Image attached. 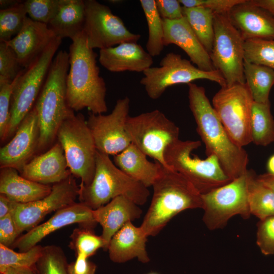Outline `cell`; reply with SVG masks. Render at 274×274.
<instances>
[{"instance_id":"1","label":"cell","mask_w":274,"mask_h":274,"mask_svg":"<svg viewBox=\"0 0 274 274\" xmlns=\"http://www.w3.org/2000/svg\"><path fill=\"white\" fill-rule=\"evenodd\" d=\"M187 85L189 108L196 124L197 132L205 145L207 157L212 155L217 157L231 180L239 177L248 170L247 152L230 138L204 87L193 82Z\"/></svg>"},{"instance_id":"2","label":"cell","mask_w":274,"mask_h":274,"mask_svg":"<svg viewBox=\"0 0 274 274\" xmlns=\"http://www.w3.org/2000/svg\"><path fill=\"white\" fill-rule=\"evenodd\" d=\"M72 41L66 80L67 104L74 111L86 108L95 114L105 113L108 110L107 89L99 75L97 55L88 46L83 31Z\"/></svg>"},{"instance_id":"3","label":"cell","mask_w":274,"mask_h":274,"mask_svg":"<svg viewBox=\"0 0 274 274\" xmlns=\"http://www.w3.org/2000/svg\"><path fill=\"white\" fill-rule=\"evenodd\" d=\"M152 186L153 194L151 203L140 226L148 237L157 235L179 213L202 208L201 194L171 167L163 166Z\"/></svg>"},{"instance_id":"4","label":"cell","mask_w":274,"mask_h":274,"mask_svg":"<svg viewBox=\"0 0 274 274\" xmlns=\"http://www.w3.org/2000/svg\"><path fill=\"white\" fill-rule=\"evenodd\" d=\"M69 67V54L60 50L52 61L34 105L40 128L37 152L48 150L53 145L62 123L75 114L66 99V80Z\"/></svg>"},{"instance_id":"5","label":"cell","mask_w":274,"mask_h":274,"mask_svg":"<svg viewBox=\"0 0 274 274\" xmlns=\"http://www.w3.org/2000/svg\"><path fill=\"white\" fill-rule=\"evenodd\" d=\"M79 186L80 202L93 210L120 196L127 197L139 206L143 205L150 195L147 187L116 166L109 155L98 151L92 182L88 186Z\"/></svg>"},{"instance_id":"6","label":"cell","mask_w":274,"mask_h":274,"mask_svg":"<svg viewBox=\"0 0 274 274\" xmlns=\"http://www.w3.org/2000/svg\"><path fill=\"white\" fill-rule=\"evenodd\" d=\"M201 144L199 141L179 139L166 148L164 159L168 166L184 177L201 194H204L232 180L225 173L215 155L201 159L192 154Z\"/></svg>"},{"instance_id":"7","label":"cell","mask_w":274,"mask_h":274,"mask_svg":"<svg viewBox=\"0 0 274 274\" xmlns=\"http://www.w3.org/2000/svg\"><path fill=\"white\" fill-rule=\"evenodd\" d=\"M61 41V38L56 37L44 51L15 79L7 139L13 136L22 120L33 107Z\"/></svg>"},{"instance_id":"8","label":"cell","mask_w":274,"mask_h":274,"mask_svg":"<svg viewBox=\"0 0 274 274\" xmlns=\"http://www.w3.org/2000/svg\"><path fill=\"white\" fill-rule=\"evenodd\" d=\"M73 176L81 179L80 186L89 185L95 169L97 150L84 115L74 114L61 124L57 134Z\"/></svg>"},{"instance_id":"9","label":"cell","mask_w":274,"mask_h":274,"mask_svg":"<svg viewBox=\"0 0 274 274\" xmlns=\"http://www.w3.org/2000/svg\"><path fill=\"white\" fill-rule=\"evenodd\" d=\"M126 130L131 143L162 166L170 167L164 159L166 148L179 140V127L164 113L156 109L129 116Z\"/></svg>"},{"instance_id":"10","label":"cell","mask_w":274,"mask_h":274,"mask_svg":"<svg viewBox=\"0 0 274 274\" xmlns=\"http://www.w3.org/2000/svg\"><path fill=\"white\" fill-rule=\"evenodd\" d=\"M143 74L140 84L144 86L148 97L153 100L160 98L170 86L188 84L196 80H208L216 82L221 87L226 86L224 78L218 71L201 70L181 55L173 52L166 54L162 58L159 66H151Z\"/></svg>"},{"instance_id":"11","label":"cell","mask_w":274,"mask_h":274,"mask_svg":"<svg viewBox=\"0 0 274 274\" xmlns=\"http://www.w3.org/2000/svg\"><path fill=\"white\" fill-rule=\"evenodd\" d=\"M253 102L246 83L222 87L212 99V106L230 138L242 148L252 142L250 124Z\"/></svg>"},{"instance_id":"12","label":"cell","mask_w":274,"mask_h":274,"mask_svg":"<svg viewBox=\"0 0 274 274\" xmlns=\"http://www.w3.org/2000/svg\"><path fill=\"white\" fill-rule=\"evenodd\" d=\"M214 31L210 56L214 68L222 74L226 86L246 83L245 40L231 22L228 13H214Z\"/></svg>"},{"instance_id":"13","label":"cell","mask_w":274,"mask_h":274,"mask_svg":"<svg viewBox=\"0 0 274 274\" xmlns=\"http://www.w3.org/2000/svg\"><path fill=\"white\" fill-rule=\"evenodd\" d=\"M251 169L239 177L211 191L201 194L207 227L216 230L224 227L233 216L249 219L251 215L248 202V182Z\"/></svg>"},{"instance_id":"14","label":"cell","mask_w":274,"mask_h":274,"mask_svg":"<svg viewBox=\"0 0 274 274\" xmlns=\"http://www.w3.org/2000/svg\"><path fill=\"white\" fill-rule=\"evenodd\" d=\"M85 19L83 31L91 49L100 50L125 42H137L140 34L130 32L110 8L95 0L84 1Z\"/></svg>"},{"instance_id":"15","label":"cell","mask_w":274,"mask_h":274,"mask_svg":"<svg viewBox=\"0 0 274 274\" xmlns=\"http://www.w3.org/2000/svg\"><path fill=\"white\" fill-rule=\"evenodd\" d=\"M79 190L75 177L71 175L53 184L51 192L42 199L26 203L12 201L10 214L20 233L39 225L47 215L75 203Z\"/></svg>"},{"instance_id":"16","label":"cell","mask_w":274,"mask_h":274,"mask_svg":"<svg viewBox=\"0 0 274 274\" xmlns=\"http://www.w3.org/2000/svg\"><path fill=\"white\" fill-rule=\"evenodd\" d=\"M129 109L130 99L125 96L117 100L108 115L90 113L86 122L97 151L115 156L130 145L125 127Z\"/></svg>"},{"instance_id":"17","label":"cell","mask_w":274,"mask_h":274,"mask_svg":"<svg viewBox=\"0 0 274 274\" xmlns=\"http://www.w3.org/2000/svg\"><path fill=\"white\" fill-rule=\"evenodd\" d=\"M40 128L35 107L21 122L12 139L0 149V168L10 167L19 173L37 153Z\"/></svg>"},{"instance_id":"18","label":"cell","mask_w":274,"mask_h":274,"mask_svg":"<svg viewBox=\"0 0 274 274\" xmlns=\"http://www.w3.org/2000/svg\"><path fill=\"white\" fill-rule=\"evenodd\" d=\"M75 223L79 224L81 227L93 229L97 223L94 218L93 210L80 202L60 209L47 221L19 237L14 246L20 251H26L37 245L49 234Z\"/></svg>"},{"instance_id":"19","label":"cell","mask_w":274,"mask_h":274,"mask_svg":"<svg viewBox=\"0 0 274 274\" xmlns=\"http://www.w3.org/2000/svg\"><path fill=\"white\" fill-rule=\"evenodd\" d=\"M19 174L29 180L44 185L59 183L72 175L58 142L46 152L34 156Z\"/></svg>"},{"instance_id":"20","label":"cell","mask_w":274,"mask_h":274,"mask_svg":"<svg viewBox=\"0 0 274 274\" xmlns=\"http://www.w3.org/2000/svg\"><path fill=\"white\" fill-rule=\"evenodd\" d=\"M56 37L47 24L27 17L20 31L6 43L15 52L21 66L27 68Z\"/></svg>"},{"instance_id":"21","label":"cell","mask_w":274,"mask_h":274,"mask_svg":"<svg viewBox=\"0 0 274 274\" xmlns=\"http://www.w3.org/2000/svg\"><path fill=\"white\" fill-rule=\"evenodd\" d=\"M165 46L175 44L189 56L191 62L201 70H215L209 53L202 45L186 19H163Z\"/></svg>"},{"instance_id":"22","label":"cell","mask_w":274,"mask_h":274,"mask_svg":"<svg viewBox=\"0 0 274 274\" xmlns=\"http://www.w3.org/2000/svg\"><path fill=\"white\" fill-rule=\"evenodd\" d=\"M243 39L274 40V16L248 0L234 6L228 13Z\"/></svg>"},{"instance_id":"23","label":"cell","mask_w":274,"mask_h":274,"mask_svg":"<svg viewBox=\"0 0 274 274\" xmlns=\"http://www.w3.org/2000/svg\"><path fill=\"white\" fill-rule=\"evenodd\" d=\"M100 64L111 72H144L151 67L153 57L136 42H125L99 50Z\"/></svg>"},{"instance_id":"24","label":"cell","mask_w":274,"mask_h":274,"mask_svg":"<svg viewBox=\"0 0 274 274\" xmlns=\"http://www.w3.org/2000/svg\"><path fill=\"white\" fill-rule=\"evenodd\" d=\"M138 206L127 197L120 196L93 210L95 221L102 227L101 236L105 243V251L119 230L127 222L140 218L142 211Z\"/></svg>"},{"instance_id":"25","label":"cell","mask_w":274,"mask_h":274,"mask_svg":"<svg viewBox=\"0 0 274 274\" xmlns=\"http://www.w3.org/2000/svg\"><path fill=\"white\" fill-rule=\"evenodd\" d=\"M148 236L141 227L132 222L126 223L111 238L107 251L109 257L115 263H124L133 258L143 263L150 261L146 250Z\"/></svg>"},{"instance_id":"26","label":"cell","mask_w":274,"mask_h":274,"mask_svg":"<svg viewBox=\"0 0 274 274\" xmlns=\"http://www.w3.org/2000/svg\"><path fill=\"white\" fill-rule=\"evenodd\" d=\"M0 169V194L13 202H31L44 198L51 192L52 186L29 180L21 176L14 168Z\"/></svg>"},{"instance_id":"27","label":"cell","mask_w":274,"mask_h":274,"mask_svg":"<svg viewBox=\"0 0 274 274\" xmlns=\"http://www.w3.org/2000/svg\"><path fill=\"white\" fill-rule=\"evenodd\" d=\"M147 155L130 144L120 153L114 156V164L127 175L148 188L161 174L162 165L149 161Z\"/></svg>"},{"instance_id":"28","label":"cell","mask_w":274,"mask_h":274,"mask_svg":"<svg viewBox=\"0 0 274 274\" xmlns=\"http://www.w3.org/2000/svg\"><path fill=\"white\" fill-rule=\"evenodd\" d=\"M85 8L82 0H59L57 11L48 25L56 37L72 40L83 29Z\"/></svg>"},{"instance_id":"29","label":"cell","mask_w":274,"mask_h":274,"mask_svg":"<svg viewBox=\"0 0 274 274\" xmlns=\"http://www.w3.org/2000/svg\"><path fill=\"white\" fill-rule=\"evenodd\" d=\"M244 72L246 84L254 101L269 102V92L274 85V70L244 61Z\"/></svg>"},{"instance_id":"30","label":"cell","mask_w":274,"mask_h":274,"mask_svg":"<svg viewBox=\"0 0 274 274\" xmlns=\"http://www.w3.org/2000/svg\"><path fill=\"white\" fill-rule=\"evenodd\" d=\"M250 129L252 142L254 144L266 146L274 143V119L270 111V102H253Z\"/></svg>"},{"instance_id":"31","label":"cell","mask_w":274,"mask_h":274,"mask_svg":"<svg viewBox=\"0 0 274 274\" xmlns=\"http://www.w3.org/2000/svg\"><path fill=\"white\" fill-rule=\"evenodd\" d=\"M183 13L196 36L210 54L214 38V13L202 7H183Z\"/></svg>"},{"instance_id":"32","label":"cell","mask_w":274,"mask_h":274,"mask_svg":"<svg viewBox=\"0 0 274 274\" xmlns=\"http://www.w3.org/2000/svg\"><path fill=\"white\" fill-rule=\"evenodd\" d=\"M251 169L248 182V202L251 215L260 220L274 216V192L259 182Z\"/></svg>"},{"instance_id":"33","label":"cell","mask_w":274,"mask_h":274,"mask_svg":"<svg viewBox=\"0 0 274 274\" xmlns=\"http://www.w3.org/2000/svg\"><path fill=\"white\" fill-rule=\"evenodd\" d=\"M140 2L148 28L147 51L152 57L158 56L164 47L163 19L158 12L155 0H141Z\"/></svg>"},{"instance_id":"34","label":"cell","mask_w":274,"mask_h":274,"mask_svg":"<svg viewBox=\"0 0 274 274\" xmlns=\"http://www.w3.org/2000/svg\"><path fill=\"white\" fill-rule=\"evenodd\" d=\"M43 246L37 245L26 251L17 252L0 244V273L9 268L35 267L40 257Z\"/></svg>"},{"instance_id":"35","label":"cell","mask_w":274,"mask_h":274,"mask_svg":"<svg viewBox=\"0 0 274 274\" xmlns=\"http://www.w3.org/2000/svg\"><path fill=\"white\" fill-rule=\"evenodd\" d=\"M244 61L274 70V40L250 39L245 40Z\"/></svg>"},{"instance_id":"36","label":"cell","mask_w":274,"mask_h":274,"mask_svg":"<svg viewBox=\"0 0 274 274\" xmlns=\"http://www.w3.org/2000/svg\"><path fill=\"white\" fill-rule=\"evenodd\" d=\"M70 248L77 255L89 258L94 255L97 251L105 249V243L101 236L95 234L93 229L81 227L73 230L70 236Z\"/></svg>"},{"instance_id":"37","label":"cell","mask_w":274,"mask_h":274,"mask_svg":"<svg viewBox=\"0 0 274 274\" xmlns=\"http://www.w3.org/2000/svg\"><path fill=\"white\" fill-rule=\"evenodd\" d=\"M67 265L62 249L52 245L43 247L35 268L38 274H68Z\"/></svg>"},{"instance_id":"38","label":"cell","mask_w":274,"mask_h":274,"mask_svg":"<svg viewBox=\"0 0 274 274\" xmlns=\"http://www.w3.org/2000/svg\"><path fill=\"white\" fill-rule=\"evenodd\" d=\"M24 2L10 8L0 10V42H7L22 29L27 17Z\"/></svg>"},{"instance_id":"39","label":"cell","mask_w":274,"mask_h":274,"mask_svg":"<svg viewBox=\"0 0 274 274\" xmlns=\"http://www.w3.org/2000/svg\"><path fill=\"white\" fill-rule=\"evenodd\" d=\"M24 3L29 18L48 25L57 11L59 0H27Z\"/></svg>"},{"instance_id":"40","label":"cell","mask_w":274,"mask_h":274,"mask_svg":"<svg viewBox=\"0 0 274 274\" xmlns=\"http://www.w3.org/2000/svg\"><path fill=\"white\" fill-rule=\"evenodd\" d=\"M15 83L13 81L0 78V138L1 142L7 140L10 121L11 99Z\"/></svg>"},{"instance_id":"41","label":"cell","mask_w":274,"mask_h":274,"mask_svg":"<svg viewBox=\"0 0 274 274\" xmlns=\"http://www.w3.org/2000/svg\"><path fill=\"white\" fill-rule=\"evenodd\" d=\"M24 68L13 50L6 42H0V78L13 81Z\"/></svg>"},{"instance_id":"42","label":"cell","mask_w":274,"mask_h":274,"mask_svg":"<svg viewBox=\"0 0 274 274\" xmlns=\"http://www.w3.org/2000/svg\"><path fill=\"white\" fill-rule=\"evenodd\" d=\"M256 244L263 255H274V216L259 222Z\"/></svg>"},{"instance_id":"43","label":"cell","mask_w":274,"mask_h":274,"mask_svg":"<svg viewBox=\"0 0 274 274\" xmlns=\"http://www.w3.org/2000/svg\"><path fill=\"white\" fill-rule=\"evenodd\" d=\"M245 0H179L183 7H202L214 13H228L236 5Z\"/></svg>"},{"instance_id":"44","label":"cell","mask_w":274,"mask_h":274,"mask_svg":"<svg viewBox=\"0 0 274 274\" xmlns=\"http://www.w3.org/2000/svg\"><path fill=\"white\" fill-rule=\"evenodd\" d=\"M20 234L16 224L10 214L0 218V244L5 246H9L18 239Z\"/></svg>"},{"instance_id":"45","label":"cell","mask_w":274,"mask_h":274,"mask_svg":"<svg viewBox=\"0 0 274 274\" xmlns=\"http://www.w3.org/2000/svg\"><path fill=\"white\" fill-rule=\"evenodd\" d=\"M158 12L163 19L175 20L184 17L183 6L178 0H156Z\"/></svg>"},{"instance_id":"46","label":"cell","mask_w":274,"mask_h":274,"mask_svg":"<svg viewBox=\"0 0 274 274\" xmlns=\"http://www.w3.org/2000/svg\"><path fill=\"white\" fill-rule=\"evenodd\" d=\"M97 266L95 263L82 255H77L75 261L68 263V274H95Z\"/></svg>"},{"instance_id":"47","label":"cell","mask_w":274,"mask_h":274,"mask_svg":"<svg viewBox=\"0 0 274 274\" xmlns=\"http://www.w3.org/2000/svg\"><path fill=\"white\" fill-rule=\"evenodd\" d=\"M248 2L265 10L274 16V0H248Z\"/></svg>"},{"instance_id":"48","label":"cell","mask_w":274,"mask_h":274,"mask_svg":"<svg viewBox=\"0 0 274 274\" xmlns=\"http://www.w3.org/2000/svg\"><path fill=\"white\" fill-rule=\"evenodd\" d=\"M12 201L3 195L0 194V218L11 213Z\"/></svg>"},{"instance_id":"49","label":"cell","mask_w":274,"mask_h":274,"mask_svg":"<svg viewBox=\"0 0 274 274\" xmlns=\"http://www.w3.org/2000/svg\"><path fill=\"white\" fill-rule=\"evenodd\" d=\"M257 180L274 192V176L268 173L257 175Z\"/></svg>"},{"instance_id":"50","label":"cell","mask_w":274,"mask_h":274,"mask_svg":"<svg viewBox=\"0 0 274 274\" xmlns=\"http://www.w3.org/2000/svg\"><path fill=\"white\" fill-rule=\"evenodd\" d=\"M2 274H38L35 267L9 268Z\"/></svg>"},{"instance_id":"51","label":"cell","mask_w":274,"mask_h":274,"mask_svg":"<svg viewBox=\"0 0 274 274\" xmlns=\"http://www.w3.org/2000/svg\"><path fill=\"white\" fill-rule=\"evenodd\" d=\"M22 2L23 1L20 0H1V10L12 8L22 3Z\"/></svg>"},{"instance_id":"52","label":"cell","mask_w":274,"mask_h":274,"mask_svg":"<svg viewBox=\"0 0 274 274\" xmlns=\"http://www.w3.org/2000/svg\"><path fill=\"white\" fill-rule=\"evenodd\" d=\"M267 173L274 176V154L268 159L267 162Z\"/></svg>"},{"instance_id":"53","label":"cell","mask_w":274,"mask_h":274,"mask_svg":"<svg viewBox=\"0 0 274 274\" xmlns=\"http://www.w3.org/2000/svg\"><path fill=\"white\" fill-rule=\"evenodd\" d=\"M148 274H158V273L156 272H151L148 273Z\"/></svg>"}]
</instances>
